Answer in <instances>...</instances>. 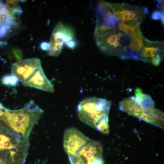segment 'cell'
<instances>
[{
	"label": "cell",
	"instance_id": "obj_20",
	"mask_svg": "<svg viewBox=\"0 0 164 164\" xmlns=\"http://www.w3.org/2000/svg\"><path fill=\"white\" fill-rule=\"evenodd\" d=\"M12 27L7 25H4L0 22V37L3 38L10 32Z\"/></svg>",
	"mask_w": 164,
	"mask_h": 164
},
{
	"label": "cell",
	"instance_id": "obj_25",
	"mask_svg": "<svg viewBox=\"0 0 164 164\" xmlns=\"http://www.w3.org/2000/svg\"><path fill=\"white\" fill-rule=\"evenodd\" d=\"M49 46V43L44 41L41 43L40 44V48L43 50H47Z\"/></svg>",
	"mask_w": 164,
	"mask_h": 164
},
{
	"label": "cell",
	"instance_id": "obj_2",
	"mask_svg": "<svg viewBox=\"0 0 164 164\" xmlns=\"http://www.w3.org/2000/svg\"><path fill=\"white\" fill-rule=\"evenodd\" d=\"M43 113V111L31 100L22 109L12 110L5 108L0 119L17 132L19 137L25 138Z\"/></svg>",
	"mask_w": 164,
	"mask_h": 164
},
{
	"label": "cell",
	"instance_id": "obj_12",
	"mask_svg": "<svg viewBox=\"0 0 164 164\" xmlns=\"http://www.w3.org/2000/svg\"><path fill=\"white\" fill-rule=\"evenodd\" d=\"M119 108L128 115L139 118L144 112L141 103L134 96L123 99L119 104Z\"/></svg>",
	"mask_w": 164,
	"mask_h": 164
},
{
	"label": "cell",
	"instance_id": "obj_14",
	"mask_svg": "<svg viewBox=\"0 0 164 164\" xmlns=\"http://www.w3.org/2000/svg\"><path fill=\"white\" fill-rule=\"evenodd\" d=\"M163 113L155 108L148 109L144 111L139 118L162 129L164 128Z\"/></svg>",
	"mask_w": 164,
	"mask_h": 164
},
{
	"label": "cell",
	"instance_id": "obj_16",
	"mask_svg": "<svg viewBox=\"0 0 164 164\" xmlns=\"http://www.w3.org/2000/svg\"><path fill=\"white\" fill-rule=\"evenodd\" d=\"M135 94L136 98L142 107L144 112L148 109L154 108L155 103L149 94H143L141 88H136Z\"/></svg>",
	"mask_w": 164,
	"mask_h": 164
},
{
	"label": "cell",
	"instance_id": "obj_8",
	"mask_svg": "<svg viewBox=\"0 0 164 164\" xmlns=\"http://www.w3.org/2000/svg\"><path fill=\"white\" fill-rule=\"evenodd\" d=\"M90 139L74 128H70L65 132L63 146L68 157L75 156Z\"/></svg>",
	"mask_w": 164,
	"mask_h": 164
},
{
	"label": "cell",
	"instance_id": "obj_7",
	"mask_svg": "<svg viewBox=\"0 0 164 164\" xmlns=\"http://www.w3.org/2000/svg\"><path fill=\"white\" fill-rule=\"evenodd\" d=\"M164 57V42L152 41L143 37L142 49L137 60L147 62L157 66Z\"/></svg>",
	"mask_w": 164,
	"mask_h": 164
},
{
	"label": "cell",
	"instance_id": "obj_26",
	"mask_svg": "<svg viewBox=\"0 0 164 164\" xmlns=\"http://www.w3.org/2000/svg\"><path fill=\"white\" fill-rule=\"evenodd\" d=\"M158 7L160 9L161 12L164 15V2L163 1H158Z\"/></svg>",
	"mask_w": 164,
	"mask_h": 164
},
{
	"label": "cell",
	"instance_id": "obj_21",
	"mask_svg": "<svg viewBox=\"0 0 164 164\" xmlns=\"http://www.w3.org/2000/svg\"><path fill=\"white\" fill-rule=\"evenodd\" d=\"M151 17L154 20H161L164 24V15L160 12L158 11H154L151 15Z\"/></svg>",
	"mask_w": 164,
	"mask_h": 164
},
{
	"label": "cell",
	"instance_id": "obj_15",
	"mask_svg": "<svg viewBox=\"0 0 164 164\" xmlns=\"http://www.w3.org/2000/svg\"><path fill=\"white\" fill-rule=\"evenodd\" d=\"M143 37L141 32L131 37L128 47L127 59L137 60L143 46Z\"/></svg>",
	"mask_w": 164,
	"mask_h": 164
},
{
	"label": "cell",
	"instance_id": "obj_6",
	"mask_svg": "<svg viewBox=\"0 0 164 164\" xmlns=\"http://www.w3.org/2000/svg\"><path fill=\"white\" fill-rule=\"evenodd\" d=\"M102 153L101 144L90 139L75 156L69 158L71 164H104Z\"/></svg>",
	"mask_w": 164,
	"mask_h": 164
},
{
	"label": "cell",
	"instance_id": "obj_18",
	"mask_svg": "<svg viewBox=\"0 0 164 164\" xmlns=\"http://www.w3.org/2000/svg\"><path fill=\"white\" fill-rule=\"evenodd\" d=\"M17 78L12 73L4 76L1 79L2 82L8 86L15 87L19 83Z\"/></svg>",
	"mask_w": 164,
	"mask_h": 164
},
{
	"label": "cell",
	"instance_id": "obj_22",
	"mask_svg": "<svg viewBox=\"0 0 164 164\" xmlns=\"http://www.w3.org/2000/svg\"><path fill=\"white\" fill-rule=\"evenodd\" d=\"M15 58L18 60H21L22 58V54L21 50L19 49L15 48L12 50Z\"/></svg>",
	"mask_w": 164,
	"mask_h": 164
},
{
	"label": "cell",
	"instance_id": "obj_23",
	"mask_svg": "<svg viewBox=\"0 0 164 164\" xmlns=\"http://www.w3.org/2000/svg\"><path fill=\"white\" fill-rule=\"evenodd\" d=\"M21 9L19 6H16L13 7L12 10V15H20L22 12Z\"/></svg>",
	"mask_w": 164,
	"mask_h": 164
},
{
	"label": "cell",
	"instance_id": "obj_13",
	"mask_svg": "<svg viewBox=\"0 0 164 164\" xmlns=\"http://www.w3.org/2000/svg\"><path fill=\"white\" fill-rule=\"evenodd\" d=\"M11 133L8 128L0 122V159L3 161V153H7L10 150L18 151L15 145L12 143L13 140L11 137L12 135Z\"/></svg>",
	"mask_w": 164,
	"mask_h": 164
},
{
	"label": "cell",
	"instance_id": "obj_5",
	"mask_svg": "<svg viewBox=\"0 0 164 164\" xmlns=\"http://www.w3.org/2000/svg\"><path fill=\"white\" fill-rule=\"evenodd\" d=\"M116 32L96 37L97 45L102 52L107 55L117 56L122 60L127 59L128 47L121 44L122 40L126 36L122 33Z\"/></svg>",
	"mask_w": 164,
	"mask_h": 164
},
{
	"label": "cell",
	"instance_id": "obj_27",
	"mask_svg": "<svg viewBox=\"0 0 164 164\" xmlns=\"http://www.w3.org/2000/svg\"><path fill=\"white\" fill-rule=\"evenodd\" d=\"M6 42L4 41H1L0 42V46H5L6 45Z\"/></svg>",
	"mask_w": 164,
	"mask_h": 164
},
{
	"label": "cell",
	"instance_id": "obj_11",
	"mask_svg": "<svg viewBox=\"0 0 164 164\" xmlns=\"http://www.w3.org/2000/svg\"><path fill=\"white\" fill-rule=\"evenodd\" d=\"M22 84L50 92L54 91L53 86L46 77L41 67L26 82Z\"/></svg>",
	"mask_w": 164,
	"mask_h": 164
},
{
	"label": "cell",
	"instance_id": "obj_9",
	"mask_svg": "<svg viewBox=\"0 0 164 164\" xmlns=\"http://www.w3.org/2000/svg\"><path fill=\"white\" fill-rule=\"evenodd\" d=\"M40 60L34 58L21 60L12 65L11 71L22 83L26 82L41 67Z\"/></svg>",
	"mask_w": 164,
	"mask_h": 164
},
{
	"label": "cell",
	"instance_id": "obj_28",
	"mask_svg": "<svg viewBox=\"0 0 164 164\" xmlns=\"http://www.w3.org/2000/svg\"><path fill=\"white\" fill-rule=\"evenodd\" d=\"M0 164H5V162L2 159H0Z\"/></svg>",
	"mask_w": 164,
	"mask_h": 164
},
{
	"label": "cell",
	"instance_id": "obj_17",
	"mask_svg": "<svg viewBox=\"0 0 164 164\" xmlns=\"http://www.w3.org/2000/svg\"><path fill=\"white\" fill-rule=\"evenodd\" d=\"M117 28L131 38L141 32L140 25L132 26L122 22H118Z\"/></svg>",
	"mask_w": 164,
	"mask_h": 164
},
{
	"label": "cell",
	"instance_id": "obj_3",
	"mask_svg": "<svg viewBox=\"0 0 164 164\" xmlns=\"http://www.w3.org/2000/svg\"><path fill=\"white\" fill-rule=\"evenodd\" d=\"M110 5L118 22L132 26L140 25L145 16L148 13L147 7L132 6L125 3H110Z\"/></svg>",
	"mask_w": 164,
	"mask_h": 164
},
{
	"label": "cell",
	"instance_id": "obj_4",
	"mask_svg": "<svg viewBox=\"0 0 164 164\" xmlns=\"http://www.w3.org/2000/svg\"><path fill=\"white\" fill-rule=\"evenodd\" d=\"M118 22L113 15L110 3L100 1L97 9V19L95 34L96 37L115 32Z\"/></svg>",
	"mask_w": 164,
	"mask_h": 164
},
{
	"label": "cell",
	"instance_id": "obj_19",
	"mask_svg": "<svg viewBox=\"0 0 164 164\" xmlns=\"http://www.w3.org/2000/svg\"><path fill=\"white\" fill-rule=\"evenodd\" d=\"M15 19L14 16L11 14L0 15V22L2 24L9 25L12 27L16 25Z\"/></svg>",
	"mask_w": 164,
	"mask_h": 164
},
{
	"label": "cell",
	"instance_id": "obj_1",
	"mask_svg": "<svg viewBox=\"0 0 164 164\" xmlns=\"http://www.w3.org/2000/svg\"><path fill=\"white\" fill-rule=\"evenodd\" d=\"M111 102L105 99L89 97L81 101L78 105L77 114L80 120L100 131L109 133L108 115Z\"/></svg>",
	"mask_w": 164,
	"mask_h": 164
},
{
	"label": "cell",
	"instance_id": "obj_10",
	"mask_svg": "<svg viewBox=\"0 0 164 164\" xmlns=\"http://www.w3.org/2000/svg\"><path fill=\"white\" fill-rule=\"evenodd\" d=\"M67 30L61 21L59 22L51 35L47 54L51 56H58L65 42Z\"/></svg>",
	"mask_w": 164,
	"mask_h": 164
},
{
	"label": "cell",
	"instance_id": "obj_24",
	"mask_svg": "<svg viewBox=\"0 0 164 164\" xmlns=\"http://www.w3.org/2000/svg\"><path fill=\"white\" fill-rule=\"evenodd\" d=\"M65 45L67 47L71 49H73L76 45V42L73 39L65 43Z\"/></svg>",
	"mask_w": 164,
	"mask_h": 164
}]
</instances>
